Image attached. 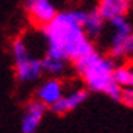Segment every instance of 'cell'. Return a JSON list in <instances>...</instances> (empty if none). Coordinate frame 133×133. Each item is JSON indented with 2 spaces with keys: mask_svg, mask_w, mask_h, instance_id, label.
Masks as SVG:
<instances>
[{
  "mask_svg": "<svg viewBox=\"0 0 133 133\" xmlns=\"http://www.w3.org/2000/svg\"><path fill=\"white\" fill-rule=\"evenodd\" d=\"M24 11L33 27L42 29L55 18L61 9L58 0H25Z\"/></svg>",
  "mask_w": 133,
  "mask_h": 133,
  "instance_id": "cell-5",
  "label": "cell"
},
{
  "mask_svg": "<svg viewBox=\"0 0 133 133\" xmlns=\"http://www.w3.org/2000/svg\"><path fill=\"white\" fill-rule=\"evenodd\" d=\"M46 111H48V108L39 100H36L35 97L29 100L21 114V123H19L21 133H36L45 118Z\"/></svg>",
  "mask_w": 133,
  "mask_h": 133,
  "instance_id": "cell-7",
  "label": "cell"
},
{
  "mask_svg": "<svg viewBox=\"0 0 133 133\" xmlns=\"http://www.w3.org/2000/svg\"><path fill=\"white\" fill-rule=\"evenodd\" d=\"M64 91H66V84L61 78L46 76L37 82L35 88V99L49 109L64 94Z\"/></svg>",
  "mask_w": 133,
  "mask_h": 133,
  "instance_id": "cell-6",
  "label": "cell"
},
{
  "mask_svg": "<svg viewBox=\"0 0 133 133\" xmlns=\"http://www.w3.org/2000/svg\"><path fill=\"white\" fill-rule=\"evenodd\" d=\"M82 11L61 9L51 23L39 29L45 45L43 54L73 63L96 49L94 42L82 29Z\"/></svg>",
  "mask_w": 133,
  "mask_h": 133,
  "instance_id": "cell-1",
  "label": "cell"
},
{
  "mask_svg": "<svg viewBox=\"0 0 133 133\" xmlns=\"http://www.w3.org/2000/svg\"><path fill=\"white\" fill-rule=\"evenodd\" d=\"M106 21L99 15L96 9H84L82 11V29L85 35L94 42L105 35L106 31Z\"/></svg>",
  "mask_w": 133,
  "mask_h": 133,
  "instance_id": "cell-10",
  "label": "cell"
},
{
  "mask_svg": "<svg viewBox=\"0 0 133 133\" xmlns=\"http://www.w3.org/2000/svg\"><path fill=\"white\" fill-rule=\"evenodd\" d=\"M88 93L85 87H76L69 91H64V94L49 108V111L55 115H66L78 109L82 103L88 99Z\"/></svg>",
  "mask_w": 133,
  "mask_h": 133,
  "instance_id": "cell-8",
  "label": "cell"
},
{
  "mask_svg": "<svg viewBox=\"0 0 133 133\" xmlns=\"http://www.w3.org/2000/svg\"><path fill=\"white\" fill-rule=\"evenodd\" d=\"M115 66L117 63L108 54H102L97 49L72 63L76 76L88 91L102 93L114 102H121L124 90L114 79Z\"/></svg>",
  "mask_w": 133,
  "mask_h": 133,
  "instance_id": "cell-2",
  "label": "cell"
},
{
  "mask_svg": "<svg viewBox=\"0 0 133 133\" xmlns=\"http://www.w3.org/2000/svg\"><path fill=\"white\" fill-rule=\"evenodd\" d=\"M121 102L124 103L126 106L133 109V88H127V90L123 91V99Z\"/></svg>",
  "mask_w": 133,
  "mask_h": 133,
  "instance_id": "cell-13",
  "label": "cell"
},
{
  "mask_svg": "<svg viewBox=\"0 0 133 133\" xmlns=\"http://www.w3.org/2000/svg\"><path fill=\"white\" fill-rule=\"evenodd\" d=\"M94 9L109 23L118 17H127L133 9V0H97Z\"/></svg>",
  "mask_w": 133,
  "mask_h": 133,
  "instance_id": "cell-9",
  "label": "cell"
},
{
  "mask_svg": "<svg viewBox=\"0 0 133 133\" xmlns=\"http://www.w3.org/2000/svg\"><path fill=\"white\" fill-rule=\"evenodd\" d=\"M109 37L106 54L115 63L133 60V23L127 17H118L108 23Z\"/></svg>",
  "mask_w": 133,
  "mask_h": 133,
  "instance_id": "cell-4",
  "label": "cell"
},
{
  "mask_svg": "<svg viewBox=\"0 0 133 133\" xmlns=\"http://www.w3.org/2000/svg\"><path fill=\"white\" fill-rule=\"evenodd\" d=\"M11 58L14 75L19 84H35L45 76L42 69V57L33 52L31 42L27 36H17L11 42Z\"/></svg>",
  "mask_w": 133,
  "mask_h": 133,
  "instance_id": "cell-3",
  "label": "cell"
},
{
  "mask_svg": "<svg viewBox=\"0 0 133 133\" xmlns=\"http://www.w3.org/2000/svg\"><path fill=\"white\" fill-rule=\"evenodd\" d=\"M114 79L123 90L133 88V64L130 61L117 63L114 70Z\"/></svg>",
  "mask_w": 133,
  "mask_h": 133,
  "instance_id": "cell-12",
  "label": "cell"
},
{
  "mask_svg": "<svg viewBox=\"0 0 133 133\" xmlns=\"http://www.w3.org/2000/svg\"><path fill=\"white\" fill-rule=\"evenodd\" d=\"M42 69L45 76H54V78H61L66 75L69 69V61L54 57V55L43 54L42 55Z\"/></svg>",
  "mask_w": 133,
  "mask_h": 133,
  "instance_id": "cell-11",
  "label": "cell"
}]
</instances>
